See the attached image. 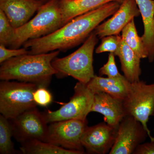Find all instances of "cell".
Instances as JSON below:
<instances>
[{"mask_svg":"<svg viewBox=\"0 0 154 154\" xmlns=\"http://www.w3.org/2000/svg\"><path fill=\"white\" fill-rule=\"evenodd\" d=\"M121 4L107 3L98 8L76 17L59 29L46 36L26 42L28 54L46 53L70 49L81 44L106 18L113 15Z\"/></svg>","mask_w":154,"mask_h":154,"instance_id":"cell-1","label":"cell"},{"mask_svg":"<svg viewBox=\"0 0 154 154\" xmlns=\"http://www.w3.org/2000/svg\"><path fill=\"white\" fill-rule=\"evenodd\" d=\"M59 50L39 54H26L11 58L1 63L0 79L17 80L34 83L47 88L53 75L57 72L52 66V60Z\"/></svg>","mask_w":154,"mask_h":154,"instance_id":"cell-2","label":"cell"},{"mask_svg":"<svg viewBox=\"0 0 154 154\" xmlns=\"http://www.w3.org/2000/svg\"><path fill=\"white\" fill-rule=\"evenodd\" d=\"M60 1L51 0L43 4L33 19L14 28L10 47L19 48L28 40L46 36L62 27Z\"/></svg>","mask_w":154,"mask_h":154,"instance_id":"cell-3","label":"cell"},{"mask_svg":"<svg viewBox=\"0 0 154 154\" xmlns=\"http://www.w3.org/2000/svg\"><path fill=\"white\" fill-rule=\"evenodd\" d=\"M94 31L82 46L69 55L56 57L51 63L59 77L71 76L79 82L87 84L95 76L93 67L94 48L99 41Z\"/></svg>","mask_w":154,"mask_h":154,"instance_id":"cell-4","label":"cell"},{"mask_svg":"<svg viewBox=\"0 0 154 154\" xmlns=\"http://www.w3.org/2000/svg\"><path fill=\"white\" fill-rule=\"evenodd\" d=\"M33 83L2 80L0 82V113L12 120L37 104L33 94L38 87Z\"/></svg>","mask_w":154,"mask_h":154,"instance_id":"cell-5","label":"cell"},{"mask_svg":"<svg viewBox=\"0 0 154 154\" xmlns=\"http://www.w3.org/2000/svg\"><path fill=\"white\" fill-rule=\"evenodd\" d=\"M123 105L126 115L133 116L140 122L148 133L150 140L153 139L147 122L149 117L154 115V83L147 84L140 80L129 82Z\"/></svg>","mask_w":154,"mask_h":154,"instance_id":"cell-6","label":"cell"},{"mask_svg":"<svg viewBox=\"0 0 154 154\" xmlns=\"http://www.w3.org/2000/svg\"><path fill=\"white\" fill-rule=\"evenodd\" d=\"M88 124L87 119H78L51 123L43 141L85 154L82 140Z\"/></svg>","mask_w":154,"mask_h":154,"instance_id":"cell-7","label":"cell"},{"mask_svg":"<svg viewBox=\"0 0 154 154\" xmlns=\"http://www.w3.org/2000/svg\"><path fill=\"white\" fill-rule=\"evenodd\" d=\"M94 93L88 89L87 84L78 82L74 87V93L68 102L58 110H48L43 114L48 123L72 119H87L91 112Z\"/></svg>","mask_w":154,"mask_h":154,"instance_id":"cell-8","label":"cell"},{"mask_svg":"<svg viewBox=\"0 0 154 154\" xmlns=\"http://www.w3.org/2000/svg\"><path fill=\"white\" fill-rule=\"evenodd\" d=\"M147 137L148 133L140 122L131 116H125L119 125L115 142L109 154H133Z\"/></svg>","mask_w":154,"mask_h":154,"instance_id":"cell-9","label":"cell"},{"mask_svg":"<svg viewBox=\"0 0 154 154\" xmlns=\"http://www.w3.org/2000/svg\"><path fill=\"white\" fill-rule=\"evenodd\" d=\"M10 121L13 137L21 144L32 140L43 141L47 133V122L36 107L25 111Z\"/></svg>","mask_w":154,"mask_h":154,"instance_id":"cell-10","label":"cell"},{"mask_svg":"<svg viewBox=\"0 0 154 154\" xmlns=\"http://www.w3.org/2000/svg\"><path fill=\"white\" fill-rule=\"evenodd\" d=\"M117 128L105 122L88 126L82 138V144L88 153H108L114 144Z\"/></svg>","mask_w":154,"mask_h":154,"instance_id":"cell-11","label":"cell"},{"mask_svg":"<svg viewBox=\"0 0 154 154\" xmlns=\"http://www.w3.org/2000/svg\"><path fill=\"white\" fill-rule=\"evenodd\" d=\"M140 15L135 0H125L112 17L99 24L94 32L99 38L110 35H119L132 19Z\"/></svg>","mask_w":154,"mask_h":154,"instance_id":"cell-12","label":"cell"},{"mask_svg":"<svg viewBox=\"0 0 154 154\" xmlns=\"http://www.w3.org/2000/svg\"><path fill=\"white\" fill-rule=\"evenodd\" d=\"M43 4L35 0H0V10L12 26L17 28L28 22Z\"/></svg>","mask_w":154,"mask_h":154,"instance_id":"cell-13","label":"cell"},{"mask_svg":"<svg viewBox=\"0 0 154 154\" xmlns=\"http://www.w3.org/2000/svg\"><path fill=\"white\" fill-rule=\"evenodd\" d=\"M91 112L101 113L105 122L116 128L126 116L123 100L102 92L94 94Z\"/></svg>","mask_w":154,"mask_h":154,"instance_id":"cell-14","label":"cell"},{"mask_svg":"<svg viewBox=\"0 0 154 154\" xmlns=\"http://www.w3.org/2000/svg\"><path fill=\"white\" fill-rule=\"evenodd\" d=\"M125 0H60V8L62 25L82 14L98 8L107 3L116 2L122 4Z\"/></svg>","mask_w":154,"mask_h":154,"instance_id":"cell-15","label":"cell"},{"mask_svg":"<svg viewBox=\"0 0 154 154\" xmlns=\"http://www.w3.org/2000/svg\"><path fill=\"white\" fill-rule=\"evenodd\" d=\"M128 82L125 77L112 79L95 75L87 85L88 89L94 94L102 92L124 101L127 95Z\"/></svg>","mask_w":154,"mask_h":154,"instance_id":"cell-16","label":"cell"},{"mask_svg":"<svg viewBox=\"0 0 154 154\" xmlns=\"http://www.w3.org/2000/svg\"><path fill=\"white\" fill-rule=\"evenodd\" d=\"M144 25L141 37L148 52L149 62L154 60V0H135Z\"/></svg>","mask_w":154,"mask_h":154,"instance_id":"cell-17","label":"cell"},{"mask_svg":"<svg viewBox=\"0 0 154 154\" xmlns=\"http://www.w3.org/2000/svg\"><path fill=\"white\" fill-rule=\"evenodd\" d=\"M117 57L119 58L121 63L122 71L126 79L130 82L140 81V77L141 74V58L123 39Z\"/></svg>","mask_w":154,"mask_h":154,"instance_id":"cell-18","label":"cell"},{"mask_svg":"<svg viewBox=\"0 0 154 154\" xmlns=\"http://www.w3.org/2000/svg\"><path fill=\"white\" fill-rule=\"evenodd\" d=\"M21 144L20 150L24 154H84L79 151L67 149L39 140H32Z\"/></svg>","mask_w":154,"mask_h":154,"instance_id":"cell-19","label":"cell"},{"mask_svg":"<svg viewBox=\"0 0 154 154\" xmlns=\"http://www.w3.org/2000/svg\"><path fill=\"white\" fill-rule=\"evenodd\" d=\"M121 36L124 42L141 59L148 58L147 50L141 37L138 35L134 19H132L123 28L122 31Z\"/></svg>","mask_w":154,"mask_h":154,"instance_id":"cell-20","label":"cell"},{"mask_svg":"<svg viewBox=\"0 0 154 154\" xmlns=\"http://www.w3.org/2000/svg\"><path fill=\"white\" fill-rule=\"evenodd\" d=\"M13 136L12 126L10 120L4 116L0 115V153H19L15 149L11 140Z\"/></svg>","mask_w":154,"mask_h":154,"instance_id":"cell-21","label":"cell"},{"mask_svg":"<svg viewBox=\"0 0 154 154\" xmlns=\"http://www.w3.org/2000/svg\"><path fill=\"white\" fill-rule=\"evenodd\" d=\"M122 38L119 35H110L102 38L101 44L96 48L97 54L104 52L113 53L117 56L120 50Z\"/></svg>","mask_w":154,"mask_h":154,"instance_id":"cell-22","label":"cell"},{"mask_svg":"<svg viewBox=\"0 0 154 154\" xmlns=\"http://www.w3.org/2000/svg\"><path fill=\"white\" fill-rule=\"evenodd\" d=\"M14 28L2 10H0V45L10 46L13 39Z\"/></svg>","mask_w":154,"mask_h":154,"instance_id":"cell-23","label":"cell"},{"mask_svg":"<svg viewBox=\"0 0 154 154\" xmlns=\"http://www.w3.org/2000/svg\"><path fill=\"white\" fill-rule=\"evenodd\" d=\"M115 55L110 53L107 62L100 69L99 74L100 75L107 76L112 79H122L125 77L119 72L115 60Z\"/></svg>","mask_w":154,"mask_h":154,"instance_id":"cell-24","label":"cell"},{"mask_svg":"<svg viewBox=\"0 0 154 154\" xmlns=\"http://www.w3.org/2000/svg\"><path fill=\"white\" fill-rule=\"evenodd\" d=\"M33 99L37 105L46 107L52 101V96L45 87H39L34 91Z\"/></svg>","mask_w":154,"mask_h":154,"instance_id":"cell-25","label":"cell"},{"mask_svg":"<svg viewBox=\"0 0 154 154\" xmlns=\"http://www.w3.org/2000/svg\"><path fill=\"white\" fill-rule=\"evenodd\" d=\"M29 51L27 48H12L8 49L6 46L0 45V63H3L11 58L28 54Z\"/></svg>","mask_w":154,"mask_h":154,"instance_id":"cell-26","label":"cell"},{"mask_svg":"<svg viewBox=\"0 0 154 154\" xmlns=\"http://www.w3.org/2000/svg\"><path fill=\"white\" fill-rule=\"evenodd\" d=\"M133 154H154V138L138 146Z\"/></svg>","mask_w":154,"mask_h":154,"instance_id":"cell-27","label":"cell"},{"mask_svg":"<svg viewBox=\"0 0 154 154\" xmlns=\"http://www.w3.org/2000/svg\"><path fill=\"white\" fill-rule=\"evenodd\" d=\"M35 1H38V2H42L43 3V4H45V3L48 2H49V1H51V0H35Z\"/></svg>","mask_w":154,"mask_h":154,"instance_id":"cell-28","label":"cell"}]
</instances>
